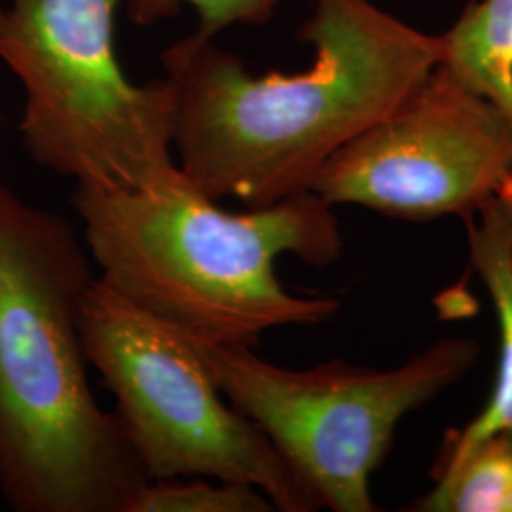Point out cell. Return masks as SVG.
<instances>
[{
	"label": "cell",
	"mask_w": 512,
	"mask_h": 512,
	"mask_svg": "<svg viewBox=\"0 0 512 512\" xmlns=\"http://www.w3.org/2000/svg\"><path fill=\"white\" fill-rule=\"evenodd\" d=\"M302 73L253 74L194 33L160 57L179 169L211 200L262 207L310 192L321 167L439 65V42L370 0H315Z\"/></svg>",
	"instance_id": "1"
},
{
	"label": "cell",
	"mask_w": 512,
	"mask_h": 512,
	"mask_svg": "<svg viewBox=\"0 0 512 512\" xmlns=\"http://www.w3.org/2000/svg\"><path fill=\"white\" fill-rule=\"evenodd\" d=\"M92 256L0 181V495L18 512H128L150 482L93 395L80 332Z\"/></svg>",
	"instance_id": "2"
},
{
	"label": "cell",
	"mask_w": 512,
	"mask_h": 512,
	"mask_svg": "<svg viewBox=\"0 0 512 512\" xmlns=\"http://www.w3.org/2000/svg\"><path fill=\"white\" fill-rule=\"evenodd\" d=\"M71 200L99 279L190 340L255 348L268 330L321 325L340 310L275 274L279 256L329 266L342 255L334 207L311 190L232 213L175 165L139 188L76 186Z\"/></svg>",
	"instance_id": "3"
},
{
	"label": "cell",
	"mask_w": 512,
	"mask_h": 512,
	"mask_svg": "<svg viewBox=\"0 0 512 512\" xmlns=\"http://www.w3.org/2000/svg\"><path fill=\"white\" fill-rule=\"evenodd\" d=\"M122 0H12L0 6V61L25 93L21 143L76 186L139 188L173 158L169 82L133 84L114 44Z\"/></svg>",
	"instance_id": "4"
},
{
	"label": "cell",
	"mask_w": 512,
	"mask_h": 512,
	"mask_svg": "<svg viewBox=\"0 0 512 512\" xmlns=\"http://www.w3.org/2000/svg\"><path fill=\"white\" fill-rule=\"evenodd\" d=\"M224 399L253 421L319 501L336 512H374L370 478L406 414L458 384L478 344L444 338L391 370L329 361L277 366L251 346L192 340Z\"/></svg>",
	"instance_id": "5"
},
{
	"label": "cell",
	"mask_w": 512,
	"mask_h": 512,
	"mask_svg": "<svg viewBox=\"0 0 512 512\" xmlns=\"http://www.w3.org/2000/svg\"><path fill=\"white\" fill-rule=\"evenodd\" d=\"M86 357L150 480L243 482L275 511L321 505L253 421L224 399L192 340L93 279L82 302Z\"/></svg>",
	"instance_id": "6"
},
{
	"label": "cell",
	"mask_w": 512,
	"mask_h": 512,
	"mask_svg": "<svg viewBox=\"0 0 512 512\" xmlns=\"http://www.w3.org/2000/svg\"><path fill=\"white\" fill-rule=\"evenodd\" d=\"M512 181V120L437 65L321 167L311 192L389 219L476 213Z\"/></svg>",
	"instance_id": "7"
},
{
	"label": "cell",
	"mask_w": 512,
	"mask_h": 512,
	"mask_svg": "<svg viewBox=\"0 0 512 512\" xmlns=\"http://www.w3.org/2000/svg\"><path fill=\"white\" fill-rule=\"evenodd\" d=\"M463 220L471 264L497 313L499 361L490 401L463 429L448 431L439 458L461 454L497 433H512V181Z\"/></svg>",
	"instance_id": "8"
},
{
	"label": "cell",
	"mask_w": 512,
	"mask_h": 512,
	"mask_svg": "<svg viewBox=\"0 0 512 512\" xmlns=\"http://www.w3.org/2000/svg\"><path fill=\"white\" fill-rule=\"evenodd\" d=\"M437 42L440 67L512 120V0H471Z\"/></svg>",
	"instance_id": "9"
},
{
	"label": "cell",
	"mask_w": 512,
	"mask_h": 512,
	"mask_svg": "<svg viewBox=\"0 0 512 512\" xmlns=\"http://www.w3.org/2000/svg\"><path fill=\"white\" fill-rule=\"evenodd\" d=\"M435 486L414 511L512 512V433H497L465 452L437 458Z\"/></svg>",
	"instance_id": "10"
},
{
	"label": "cell",
	"mask_w": 512,
	"mask_h": 512,
	"mask_svg": "<svg viewBox=\"0 0 512 512\" xmlns=\"http://www.w3.org/2000/svg\"><path fill=\"white\" fill-rule=\"evenodd\" d=\"M270 497L251 484L211 478L150 480L131 499L128 512H270Z\"/></svg>",
	"instance_id": "11"
},
{
	"label": "cell",
	"mask_w": 512,
	"mask_h": 512,
	"mask_svg": "<svg viewBox=\"0 0 512 512\" xmlns=\"http://www.w3.org/2000/svg\"><path fill=\"white\" fill-rule=\"evenodd\" d=\"M135 25L173 18L188 4L200 16L198 33L215 38L232 25H260L274 16L281 0H122Z\"/></svg>",
	"instance_id": "12"
}]
</instances>
